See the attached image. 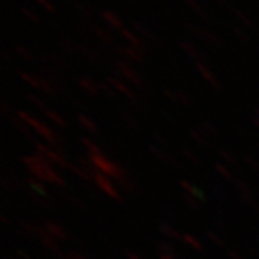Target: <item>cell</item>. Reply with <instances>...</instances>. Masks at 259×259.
Here are the masks:
<instances>
[{"label":"cell","instance_id":"cell-4","mask_svg":"<svg viewBox=\"0 0 259 259\" xmlns=\"http://www.w3.org/2000/svg\"><path fill=\"white\" fill-rule=\"evenodd\" d=\"M22 13H23V15H26V16H28L29 19H32V20H37L36 15H33V13H32L28 8H25V6L22 8Z\"/></svg>","mask_w":259,"mask_h":259},{"label":"cell","instance_id":"cell-3","mask_svg":"<svg viewBox=\"0 0 259 259\" xmlns=\"http://www.w3.org/2000/svg\"><path fill=\"white\" fill-rule=\"evenodd\" d=\"M37 3L42 6V8H45L47 10H49V12H55V8H54V5L49 2V0H36Z\"/></svg>","mask_w":259,"mask_h":259},{"label":"cell","instance_id":"cell-2","mask_svg":"<svg viewBox=\"0 0 259 259\" xmlns=\"http://www.w3.org/2000/svg\"><path fill=\"white\" fill-rule=\"evenodd\" d=\"M183 2H185L186 5H189L190 8H193L194 10H197V12H199V13H200V15L203 16V19H206V16H204V15H203V12H202V9L199 8L200 5H199V3H197L196 0H183Z\"/></svg>","mask_w":259,"mask_h":259},{"label":"cell","instance_id":"cell-5","mask_svg":"<svg viewBox=\"0 0 259 259\" xmlns=\"http://www.w3.org/2000/svg\"><path fill=\"white\" fill-rule=\"evenodd\" d=\"M236 15L239 16V19H241V20H243L245 23H248V25H249L250 20L248 18H246V15H245V13H242L241 10H236Z\"/></svg>","mask_w":259,"mask_h":259},{"label":"cell","instance_id":"cell-6","mask_svg":"<svg viewBox=\"0 0 259 259\" xmlns=\"http://www.w3.org/2000/svg\"><path fill=\"white\" fill-rule=\"evenodd\" d=\"M216 2H219V3H225V0H216Z\"/></svg>","mask_w":259,"mask_h":259},{"label":"cell","instance_id":"cell-1","mask_svg":"<svg viewBox=\"0 0 259 259\" xmlns=\"http://www.w3.org/2000/svg\"><path fill=\"white\" fill-rule=\"evenodd\" d=\"M102 18L105 19L108 23H111L112 26H115V28H121V22H120V19L117 18L114 13H111V12H102Z\"/></svg>","mask_w":259,"mask_h":259}]
</instances>
